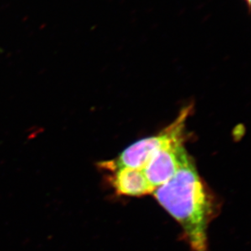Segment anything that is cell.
<instances>
[{
    "label": "cell",
    "instance_id": "obj_1",
    "mask_svg": "<svg viewBox=\"0 0 251 251\" xmlns=\"http://www.w3.org/2000/svg\"><path fill=\"white\" fill-rule=\"evenodd\" d=\"M152 195L182 227L192 251H207V230L218 214V201L192 157L189 155L175 175Z\"/></svg>",
    "mask_w": 251,
    "mask_h": 251
},
{
    "label": "cell",
    "instance_id": "obj_2",
    "mask_svg": "<svg viewBox=\"0 0 251 251\" xmlns=\"http://www.w3.org/2000/svg\"><path fill=\"white\" fill-rule=\"evenodd\" d=\"M191 111V104L184 107L174 121L161 132L134 142L112 160L100 163V168L110 173L123 168L142 169L160 147L173 138L185 134V124Z\"/></svg>",
    "mask_w": 251,
    "mask_h": 251
},
{
    "label": "cell",
    "instance_id": "obj_3",
    "mask_svg": "<svg viewBox=\"0 0 251 251\" xmlns=\"http://www.w3.org/2000/svg\"><path fill=\"white\" fill-rule=\"evenodd\" d=\"M189 155L185 147V134H182L154 152L141 170L154 191L175 175Z\"/></svg>",
    "mask_w": 251,
    "mask_h": 251
},
{
    "label": "cell",
    "instance_id": "obj_4",
    "mask_svg": "<svg viewBox=\"0 0 251 251\" xmlns=\"http://www.w3.org/2000/svg\"><path fill=\"white\" fill-rule=\"evenodd\" d=\"M111 183L116 194L120 195L142 197L154 192L139 168H123L114 171Z\"/></svg>",
    "mask_w": 251,
    "mask_h": 251
},
{
    "label": "cell",
    "instance_id": "obj_5",
    "mask_svg": "<svg viewBox=\"0 0 251 251\" xmlns=\"http://www.w3.org/2000/svg\"><path fill=\"white\" fill-rule=\"evenodd\" d=\"M246 2H247V7H251V0H245Z\"/></svg>",
    "mask_w": 251,
    "mask_h": 251
}]
</instances>
